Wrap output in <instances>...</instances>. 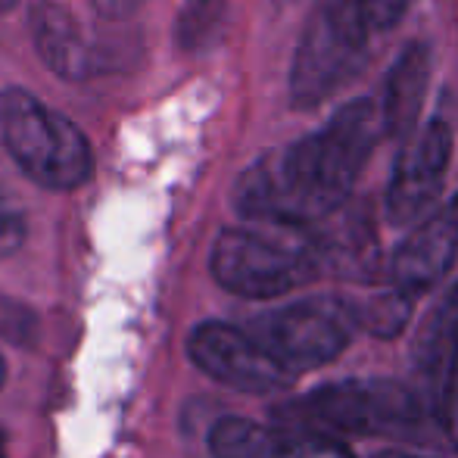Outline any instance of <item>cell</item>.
Returning <instances> with one entry per match:
<instances>
[{"instance_id":"obj_1","label":"cell","mask_w":458,"mask_h":458,"mask_svg":"<svg viewBox=\"0 0 458 458\" xmlns=\"http://www.w3.org/2000/svg\"><path fill=\"white\" fill-rule=\"evenodd\" d=\"M384 138L374 100H352L321 131L256 159L234 184V209L275 228H315L350 199L368 157Z\"/></svg>"},{"instance_id":"obj_2","label":"cell","mask_w":458,"mask_h":458,"mask_svg":"<svg viewBox=\"0 0 458 458\" xmlns=\"http://www.w3.org/2000/svg\"><path fill=\"white\" fill-rule=\"evenodd\" d=\"M430 418L411 386L386 377L334 380L275 409V424L325 437H411Z\"/></svg>"},{"instance_id":"obj_3","label":"cell","mask_w":458,"mask_h":458,"mask_svg":"<svg viewBox=\"0 0 458 458\" xmlns=\"http://www.w3.org/2000/svg\"><path fill=\"white\" fill-rule=\"evenodd\" d=\"M212 277L228 293L275 300L325 275L312 228H225L212 243Z\"/></svg>"},{"instance_id":"obj_4","label":"cell","mask_w":458,"mask_h":458,"mask_svg":"<svg viewBox=\"0 0 458 458\" xmlns=\"http://www.w3.org/2000/svg\"><path fill=\"white\" fill-rule=\"evenodd\" d=\"M0 131L16 165L44 191H75L94 172L85 131L25 88L0 94Z\"/></svg>"},{"instance_id":"obj_5","label":"cell","mask_w":458,"mask_h":458,"mask_svg":"<svg viewBox=\"0 0 458 458\" xmlns=\"http://www.w3.org/2000/svg\"><path fill=\"white\" fill-rule=\"evenodd\" d=\"M368 25L352 0H327L309 16L290 66L293 109H315L346 88L365 66Z\"/></svg>"},{"instance_id":"obj_6","label":"cell","mask_w":458,"mask_h":458,"mask_svg":"<svg viewBox=\"0 0 458 458\" xmlns=\"http://www.w3.org/2000/svg\"><path fill=\"white\" fill-rule=\"evenodd\" d=\"M247 331L293 374L312 371L350 350L352 334L359 331L356 302L344 296H309L259 315Z\"/></svg>"},{"instance_id":"obj_7","label":"cell","mask_w":458,"mask_h":458,"mask_svg":"<svg viewBox=\"0 0 458 458\" xmlns=\"http://www.w3.org/2000/svg\"><path fill=\"white\" fill-rule=\"evenodd\" d=\"M193 365L212 380L241 393H277L296 380L250 331L225 321H203L187 337Z\"/></svg>"},{"instance_id":"obj_8","label":"cell","mask_w":458,"mask_h":458,"mask_svg":"<svg viewBox=\"0 0 458 458\" xmlns=\"http://www.w3.org/2000/svg\"><path fill=\"white\" fill-rule=\"evenodd\" d=\"M453 128L443 119H430L424 128H415L399 150L386 184V218L396 228L415 225L430 212L446 182L453 163Z\"/></svg>"},{"instance_id":"obj_9","label":"cell","mask_w":458,"mask_h":458,"mask_svg":"<svg viewBox=\"0 0 458 458\" xmlns=\"http://www.w3.org/2000/svg\"><path fill=\"white\" fill-rule=\"evenodd\" d=\"M458 259V193L418 218L390 259V287L409 300L430 293Z\"/></svg>"},{"instance_id":"obj_10","label":"cell","mask_w":458,"mask_h":458,"mask_svg":"<svg viewBox=\"0 0 458 458\" xmlns=\"http://www.w3.org/2000/svg\"><path fill=\"white\" fill-rule=\"evenodd\" d=\"M212 458H356L337 437L256 424L247 418H222L209 430Z\"/></svg>"},{"instance_id":"obj_11","label":"cell","mask_w":458,"mask_h":458,"mask_svg":"<svg viewBox=\"0 0 458 458\" xmlns=\"http://www.w3.org/2000/svg\"><path fill=\"white\" fill-rule=\"evenodd\" d=\"M31 44L41 63L63 81H88L100 72V54L81 22L54 0H38L29 10Z\"/></svg>"},{"instance_id":"obj_12","label":"cell","mask_w":458,"mask_h":458,"mask_svg":"<svg viewBox=\"0 0 458 458\" xmlns=\"http://www.w3.org/2000/svg\"><path fill=\"white\" fill-rule=\"evenodd\" d=\"M458 352V281L453 287L443 290V296L434 302L428 318L418 327L415 346H411V371H415L418 399L430 418H437L443 399V386H446L449 368L455 362Z\"/></svg>"},{"instance_id":"obj_13","label":"cell","mask_w":458,"mask_h":458,"mask_svg":"<svg viewBox=\"0 0 458 458\" xmlns=\"http://www.w3.org/2000/svg\"><path fill=\"white\" fill-rule=\"evenodd\" d=\"M428 85H430V47L415 41L396 56V63L386 72L384 100L377 103L384 134H390V138H409L415 131Z\"/></svg>"},{"instance_id":"obj_14","label":"cell","mask_w":458,"mask_h":458,"mask_svg":"<svg viewBox=\"0 0 458 458\" xmlns=\"http://www.w3.org/2000/svg\"><path fill=\"white\" fill-rule=\"evenodd\" d=\"M411 302L415 300H409V296H403L393 287L380 296L356 302L359 327H365V331L374 334V337H396V334L405 327V321H409Z\"/></svg>"},{"instance_id":"obj_15","label":"cell","mask_w":458,"mask_h":458,"mask_svg":"<svg viewBox=\"0 0 458 458\" xmlns=\"http://www.w3.org/2000/svg\"><path fill=\"white\" fill-rule=\"evenodd\" d=\"M218 16H222V0H184L175 22V41L184 50L199 47L206 35L216 29Z\"/></svg>"},{"instance_id":"obj_16","label":"cell","mask_w":458,"mask_h":458,"mask_svg":"<svg viewBox=\"0 0 458 458\" xmlns=\"http://www.w3.org/2000/svg\"><path fill=\"white\" fill-rule=\"evenodd\" d=\"M368 31H386L405 16L409 0H352Z\"/></svg>"},{"instance_id":"obj_17","label":"cell","mask_w":458,"mask_h":458,"mask_svg":"<svg viewBox=\"0 0 458 458\" xmlns=\"http://www.w3.org/2000/svg\"><path fill=\"white\" fill-rule=\"evenodd\" d=\"M437 421H440L449 446L458 449V352H455L453 368H449L446 386H443V399H440V409H437Z\"/></svg>"},{"instance_id":"obj_18","label":"cell","mask_w":458,"mask_h":458,"mask_svg":"<svg viewBox=\"0 0 458 458\" xmlns=\"http://www.w3.org/2000/svg\"><path fill=\"white\" fill-rule=\"evenodd\" d=\"M25 241V218L10 199L0 193V256H10Z\"/></svg>"},{"instance_id":"obj_19","label":"cell","mask_w":458,"mask_h":458,"mask_svg":"<svg viewBox=\"0 0 458 458\" xmlns=\"http://www.w3.org/2000/svg\"><path fill=\"white\" fill-rule=\"evenodd\" d=\"M144 0H91V6L100 13L103 19H113V22H122V19L134 16L140 10Z\"/></svg>"},{"instance_id":"obj_20","label":"cell","mask_w":458,"mask_h":458,"mask_svg":"<svg viewBox=\"0 0 458 458\" xmlns=\"http://www.w3.org/2000/svg\"><path fill=\"white\" fill-rule=\"evenodd\" d=\"M371 458H428V455H415V453H377Z\"/></svg>"},{"instance_id":"obj_21","label":"cell","mask_w":458,"mask_h":458,"mask_svg":"<svg viewBox=\"0 0 458 458\" xmlns=\"http://www.w3.org/2000/svg\"><path fill=\"white\" fill-rule=\"evenodd\" d=\"M0 458H10V455H6V437H4V430H0Z\"/></svg>"},{"instance_id":"obj_22","label":"cell","mask_w":458,"mask_h":458,"mask_svg":"<svg viewBox=\"0 0 458 458\" xmlns=\"http://www.w3.org/2000/svg\"><path fill=\"white\" fill-rule=\"evenodd\" d=\"M16 4H19V0H0V10L6 13V10H13V6H16Z\"/></svg>"},{"instance_id":"obj_23","label":"cell","mask_w":458,"mask_h":458,"mask_svg":"<svg viewBox=\"0 0 458 458\" xmlns=\"http://www.w3.org/2000/svg\"><path fill=\"white\" fill-rule=\"evenodd\" d=\"M4 377H6V368H4V359H0V384H4Z\"/></svg>"}]
</instances>
